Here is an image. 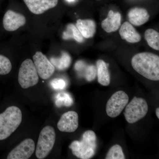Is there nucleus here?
I'll list each match as a JSON object with an SVG mask.
<instances>
[{
  "label": "nucleus",
  "instance_id": "obj_1",
  "mask_svg": "<svg viewBox=\"0 0 159 159\" xmlns=\"http://www.w3.org/2000/svg\"><path fill=\"white\" fill-rule=\"evenodd\" d=\"M133 68L137 73L150 80H159V57L150 52H142L134 55Z\"/></svg>",
  "mask_w": 159,
  "mask_h": 159
},
{
  "label": "nucleus",
  "instance_id": "obj_2",
  "mask_svg": "<svg viewBox=\"0 0 159 159\" xmlns=\"http://www.w3.org/2000/svg\"><path fill=\"white\" fill-rule=\"evenodd\" d=\"M97 140L95 133L92 130H87L83 134L81 141H74L69 148L73 154L80 159H91L96 152Z\"/></svg>",
  "mask_w": 159,
  "mask_h": 159
},
{
  "label": "nucleus",
  "instance_id": "obj_3",
  "mask_svg": "<svg viewBox=\"0 0 159 159\" xmlns=\"http://www.w3.org/2000/svg\"><path fill=\"white\" fill-rule=\"evenodd\" d=\"M22 119L19 107L11 106L0 114V141L9 138L19 126Z\"/></svg>",
  "mask_w": 159,
  "mask_h": 159
},
{
  "label": "nucleus",
  "instance_id": "obj_4",
  "mask_svg": "<svg viewBox=\"0 0 159 159\" xmlns=\"http://www.w3.org/2000/svg\"><path fill=\"white\" fill-rule=\"evenodd\" d=\"M56 139V134L53 127L47 125L40 133L35 150L38 159H44L52 150Z\"/></svg>",
  "mask_w": 159,
  "mask_h": 159
},
{
  "label": "nucleus",
  "instance_id": "obj_5",
  "mask_svg": "<svg viewBox=\"0 0 159 159\" xmlns=\"http://www.w3.org/2000/svg\"><path fill=\"white\" fill-rule=\"evenodd\" d=\"M148 111V103L141 97H134L127 104L124 112V116L128 123H135L143 119Z\"/></svg>",
  "mask_w": 159,
  "mask_h": 159
},
{
  "label": "nucleus",
  "instance_id": "obj_6",
  "mask_svg": "<svg viewBox=\"0 0 159 159\" xmlns=\"http://www.w3.org/2000/svg\"><path fill=\"white\" fill-rule=\"evenodd\" d=\"M39 75L33 61L30 59L24 61L20 68L18 82L22 88L26 89L36 85Z\"/></svg>",
  "mask_w": 159,
  "mask_h": 159
},
{
  "label": "nucleus",
  "instance_id": "obj_7",
  "mask_svg": "<svg viewBox=\"0 0 159 159\" xmlns=\"http://www.w3.org/2000/svg\"><path fill=\"white\" fill-rule=\"evenodd\" d=\"M129 98L128 95L122 91L115 93L107 101L106 112L111 118H116L120 115L128 104Z\"/></svg>",
  "mask_w": 159,
  "mask_h": 159
},
{
  "label": "nucleus",
  "instance_id": "obj_8",
  "mask_svg": "<svg viewBox=\"0 0 159 159\" xmlns=\"http://www.w3.org/2000/svg\"><path fill=\"white\" fill-rule=\"evenodd\" d=\"M38 74L42 79H48L54 74L55 67L45 55L37 51L33 57Z\"/></svg>",
  "mask_w": 159,
  "mask_h": 159
},
{
  "label": "nucleus",
  "instance_id": "obj_9",
  "mask_svg": "<svg viewBox=\"0 0 159 159\" xmlns=\"http://www.w3.org/2000/svg\"><path fill=\"white\" fill-rule=\"evenodd\" d=\"M35 148L34 141L30 139H26L9 152L7 159H29L34 153Z\"/></svg>",
  "mask_w": 159,
  "mask_h": 159
},
{
  "label": "nucleus",
  "instance_id": "obj_10",
  "mask_svg": "<svg viewBox=\"0 0 159 159\" xmlns=\"http://www.w3.org/2000/svg\"><path fill=\"white\" fill-rule=\"evenodd\" d=\"M78 125V115L74 111H69L63 114L57 124V128L60 131L67 133L75 131Z\"/></svg>",
  "mask_w": 159,
  "mask_h": 159
},
{
  "label": "nucleus",
  "instance_id": "obj_11",
  "mask_svg": "<svg viewBox=\"0 0 159 159\" xmlns=\"http://www.w3.org/2000/svg\"><path fill=\"white\" fill-rule=\"evenodd\" d=\"M26 22V18L23 15L9 10L4 15L3 27L7 31H13L24 26Z\"/></svg>",
  "mask_w": 159,
  "mask_h": 159
},
{
  "label": "nucleus",
  "instance_id": "obj_12",
  "mask_svg": "<svg viewBox=\"0 0 159 159\" xmlns=\"http://www.w3.org/2000/svg\"><path fill=\"white\" fill-rule=\"evenodd\" d=\"M29 10L34 14H43L57 6L58 0H24Z\"/></svg>",
  "mask_w": 159,
  "mask_h": 159
},
{
  "label": "nucleus",
  "instance_id": "obj_13",
  "mask_svg": "<svg viewBox=\"0 0 159 159\" xmlns=\"http://www.w3.org/2000/svg\"><path fill=\"white\" fill-rule=\"evenodd\" d=\"M122 16L119 12H114L113 10L109 11L107 16L101 22V27L107 33L115 32L119 29L121 25Z\"/></svg>",
  "mask_w": 159,
  "mask_h": 159
},
{
  "label": "nucleus",
  "instance_id": "obj_14",
  "mask_svg": "<svg viewBox=\"0 0 159 159\" xmlns=\"http://www.w3.org/2000/svg\"><path fill=\"white\" fill-rule=\"evenodd\" d=\"M128 17L129 20L131 25L139 26L147 22L149 20L150 15L146 9L136 7L129 10Z\"/></svg>",
  "mask_w": 159,
  "mask_h": 159
},
{
  "label": "nucleus",
  "instance_id": "obj_15",
  "mask_svg": "<svg viewBox=\"0 0 159 159\" xmlns=\"http://www.w3.org/2000/svg\"><path fill=\"white\" fill-rule=\"evenodd\" d=\"M119 34L122 39L129 43H137L141 41V35L128 22H125L120 27Z\"/></svg>",
  "mask_w": 159,
  "mask_h": 159
},
{
  "label": "nucleus",
  "instance_id": "obj_16",
  "mask_svg": "<svg viewBox=\"0 0 159 159\" xmlns=\"http://www.w3.org/2000/svg\"><path fill=\"white\" fill-rule=\"evenodd\" d=\"M76 27L82 36L85 38L93 37L96 32V23L93 20L78 19L77 21Z\"/></svg>",
  "mask_w": 159,
  "mask_h": 159
},
{
  "label": "nucleus",
  "instance_id": "obj_17",
  "mask_svg": "<svg viewBox=\"0 0 159 159\" xmlns=\"http://www.w3.org/2000/svg\"><path fill=\"white\" fill-rule=\"evenodd\" d=\"M97 75L98 82L101 85L107 86L111 82V77L108 69V64L99 59L97 62Z\"/></svg>",
  "mask_w": 159,
  "mask_h": 159
},
{
  "label": "nucleus",
  "instance_id": "obj_18",
  "mask_svg": "<svg viewBox=\"0 0 159 159\" xmlns=\"http://www.w3.org/2000/svg\"><path fill=\"white\" fill-rule=\"evenodd\" d=\"M50 61L57 70H64L70 67L72 60L70 56L67 53L62 52L60 57H51Z\"/></svg>",
  "mask_w": 159,
  "mask_h": 159
},
{
  "label": "nucleus",
  "instance_id": "obj_19",
  "mask_svg": "<svg viewBox=\"0 0 159 159\" xmlns=\"http://www.w3.org/2000/svg\"><path fill=\"white\" fill-rule=\"evenodd\" d=\"M62 38L64 40L74 39L80 43H82L84 40L76 26L73 24H69L67 26L66 30L63 33Z\"/></svg>",
  "mask_w": 159,
  "mask_h": 159
},
{
  "label": "nucleus",
  "instance_id": "obj_20",
  "mask_svg": "<svg viewBox=\"0 0 159 159\" xmlns=\"http://www.w3.org/2000/svg\"><path fill=\"white\" fill-rule=\"evenodd\" d=\"M145 38L148 45L152 48L159 51V34L153 29H148L145 33Z\"/></svg>",
  "mask_w": 159,
  "mask_h": 159
},
{
  "label": "nucleus",
  "instance_id": "obj_21",
  "mask_svg": "<svg viewBox=\"0 0 159 159\" xmlns=\"http://www.w3.org/2000/svg\"><path fill=\"white\" fill-rule=\"evenodd\" d=\"M73 102L74 101L70 95L66 92L59 93L55 97V104L58 107L62 106L69 107L72 105Z\"/></svg>",
  "mask_w": 159,
  "mask_h": 159
},
{
  "label": "nucleus",
  "instance_id": "obj_22",
  "mask_svg": "<svg viewBox=\"0 0 159 159\" xmlns=\"http://www.w3.org/2000/svg\"><path fill=\"white\" fill-rule=\"evenodd\" d=\"M125 155L121 146L119 145H115L112 146L108 151L105 159H125Z\"/></svg>",
  "mask_w": 159,
  "mask_h": 159
},
{
  "label": "nucleus",
  "instance_id": "obj_23",
  "mask_svg": "<svg viewBox=\"0 0 159 159\" xmlns=\"http://www.w3.org/2000/svg\"><path fill=\"white\" fill-rule=\"evenodd\" d=\"M12 66L8 57L0 54V75H5L11 72Z\"/></svg>",
  "mask_w": 159,
  "mask_h": 159
},
{
  "label": "nucleus",
  "instance_id": "obj_24",
  "mask_svg": "<svg viewBox=\"0 0 159 159\" xmlns=\"http://www.w3.org/2000/svg\"><path fill=\"white\" fill-rule=\"evenodd\" d=\"M84 76L88 81H92L97 75V67L93 65H87L84 69Z\"/></svg>",
  "mask_w": 159,
  "mask_h": 159
},
{
  "label": "nucleus",
  "instance_id": "obj_25",
  "mask_svg": "<svg viewBox=\"0 0 159 159\" xmlns=\"http://www.w3.org/2000/svg\"><path fill=\"white\" fill-rule=\"evenodd\" d=\"M51 86L52 88L57 90H61L66 88V84L65 80L61 78H55L51 80Z\"/></svg>",
  "mask_w": 159,
  "mask_h": 159
},
{
  "label": "nucleus",
  "instance_id": "obj_26",
  "mask_svg": "<svg viewBox=\"0 0 159 159\" xmlns=\"http://www.w3.org/2000/svg\"><path fill=\"white\" fill-rule=\"evenodd\" d=\"M86 66V64L84 61H78L75 64V69L78 72L81 73V72L85 69Z\"/></svg>",
  "mask_w": 159,
  "mask_h": 159
},
{
  "label": "nucleus",
  "instance_id": "obj_27",
  "mask_svg": "<svg viewBox=\"0 0 159 159\" xmlns=\"http://www.w3.org/2000/svg\"><path fill=\"white\" fill-rule=\"evenodd\" d=\"M156 113L158 119H159V108H157L156 111Z\"/></svg>",
  "mask_w": 159,
  "mask_h": 159
},
{
  "label": "nucleus",
  "instance_id": "obj_28",
  "mask_svg": "<svg viewBox=\"0 0 159 159\" xmlns=\"http://www.w3.org/2000/svg\"><path fill=\"white\" fill-rule=\"evenodd\" d=\"M75 0H66V2H68L69 3L74 2H75Z\"/></svg>",
  "mask_w": 159,
  "mask_h": 159
},
{
  "label": "nucleus",
  "instance_id": "obj_29",
  "mask_svg": "<svg viewBox=\"0 0 159 159\" xmlns=\"http://www.w3.org/2000/svg\"><path fill=\"white\" fill-rule=\"evenodd\" d=\"M98 1H99V0H98Z\"/></svg>",
  "mask_w": 159,
  "mask_h": 159
}]
</instances>
